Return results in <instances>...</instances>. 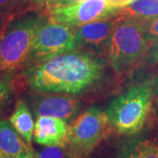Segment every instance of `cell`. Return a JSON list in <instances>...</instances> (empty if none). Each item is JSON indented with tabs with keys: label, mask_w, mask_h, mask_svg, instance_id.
<instances>
[{
	"label": "cell",
	"mask_w": 158,
	"mask_h": 158,
	"mask_svg": "<svg viewBox=\"0 0 158 158\" xmlns=\"http://www.w3.org/2000/svg\"><path fill=\"white\" fill-rule=\"evenodd\" d=\"M9 121L14 129L22 136L23 139L32 146L34 137V122L33 115L27 103L21 99L18 100L15 109L10 117Z\"/></svg>",
	"instance_id": "13"
},
{
	"label": "cell",
	"mask_w": 158,
	"mask_h": 158,
	"mask_svg": "<svg viewBox=\"0 0 158 158\" xmlns=\"http://www.w3.org/2000/svg\"><path fill=\"white\" fill-rule=\"evenodd\" d=\"M104 62L88 53L66 52L33 60L24 76L37 92L77 94L97 84L103 76Z\"/></svg>",
	"instance_id": "1"
},
{
	"label": "cell",
	"mask_w": 158,
	"mask_h": 158,
	"mask_svg": "<svg viewBox=\"0 0 158 158\" xmlns=\"http://www.w3.org/2000/svg\"><path fill=\"white\" fill-rule=\"evenodd\" d=\"M140 158H158V141L144 140L139 142Z\"/></svg>",
	"instance_id": "16"
},
{
	"label": "cell",
	"mask_w": 158,
	"mask_h": 158,
	"mask_svg": "<svg viewBox=\"0 0 158 158\" xmlns=\"http://www.w3.org/2000/svg\"><path fill=\"white\" fill-rule=\"evenodd\" d=\"M11 92V76H1L0 75V107L8 99Z\"/></svg>",
	"instance_id": "17"
},
{
	"label": "cell",
	"mask_w": 158,
	"mask_h": 158,
	"mask_svg": "<svg viewBox=\"0 0 158 158\" xmlns=\"http://www.w3.org/2000/svg\"><path fill=\"white\" fill-rule=\"evenodd\" d=\"M85 0H60L57 5L54 8L56 7H62V6H70V5H74V4H77V3H80V2H83ZM52 10V9H51Z\"/></svg>",
	"instance_id": "24"
},
{
	"label": "cell",
	"mask_w": 158,
	"mask_h": 158,
	"mask_svg": "<svg viewBox=\"0 0 158 158\" xmlns=\"http://www.w3.org/2000/svg\"><path fill=\"white\" fill-rule=\"evenodd\" d=\"M68 126L67 121L62 118L39 116L34 125V141L43 146H64Z\"/></svg>",
	"instance_id": "10"
},
{
	"label": "cell",
	"mask_w": 158,
	"mask_h": 158,
	"mask_svg": "<svg viewBox=\"0 0 158 158\" xmlns=\"http://www.w3.org/2000/svg\"><path fill=\"white\" fill-rule=\"evenodd\" d=\"M48 94L34 98L32 108L34 114L39 116H48L70 120L78 113L81 102L73 94Z\"/></svg>",
	"instance_id": "8"
},
{
	"label": "cell",
	"mask_w": 158,
	"mask_h": 158,
	"mask_svg": "<svg viewBox=\"0 0 158 158\" xmlns=\"http://www.w3.org/2000/svg\"><path fill=\"white\" fill-rule=\"evenodd\" d=\"M45 17L38 12H25L11 20L0 37V75L11 76L32 57L34 40Z\"/></svg>",
	"instance_id": "2"
},
{
	"label": "cell",
	"mask_w": 158,
	"mask_h": 158,
	"mask_svg": "<svg viewBox=\"0 0 158 158\" xmlns=\"http://www.w3.org/2000/svg\"><path fill=\"white\" fill-rule=\"evenodd\" d=\"M77 48L75 28L45 18L34 40L31 60H39Z\"/></svg>",
	"instance_id": "6"
},
{
	"label": "cell",
	"mask_w": 158,
	"mask_h": 158,
	"mask_svg": "<svg viewBox=\"0 0 158 158\" xmlns=\"http://www.w3.org/2000/svg\"><path fill=\"white\" fill-rule=\"evenodd\" d=\"M107 1L110 3L111 6L117 10H119L131 4L130 0H107Z\"/></svg>",
	"instance_id": "23"
},
{
	"label": "cell",
	"mask_w": 158,
	"mask_h": 158,
	"mask_svg": "<svg viewBox=\"0 0 158 158\" xmlns=\"http://www.w3.org/2000/svg\"><path fill=\"white\" fill-rule=\"evenodd\" d=\"M115 17L148 22L158 18V0H137L119 9Z\"/></svg>",
	"instance_id": "12"
},
{
	"label": "cell",
	"mask_w": 158,
	"mask_h": 158,
	"mask_svg": "<svg viewBox=\"0 0 158 158\" xmlns=\"http://www.w3.org/2000/svg\"><path fill=\"white\" fill-rule=\"evenodd\" d=\"M118 19H106L88 23L75 28V38L78 48L107 49L108 43Z\"/></svg>",
	"instance_id": "9"
},
{
	"label": "cell",
	"mask_w": 158,
	"mask_h": 158,
	"mask_svg": "<svg viewBox=\"0 0 158 158\" xmlns=\"http://www.w3.org/2000/svg\"><path fill=\"white\" fill-rule=\"evenodd\" d=\"M112 129L106 112L90 107L68 126L64 147L69 158H88Z\"/></svg>",
	"instance_id": "5"
},
{
	"label": "cell",
	"mask_w": 158,
	"mask_h": 158,
	"mask_svg": "<svg viewBox=\"0 0 158 158\" xmlns=\"http://www.w3.org/2000/svg\"><path fill=\"white\" fill-rule=\"evenodd\" d=\"M30 0H0V14L18 17L27 11Z\"/></svg>",
	"instance_id": "14"
},
{
	"label": "cell",
	"mask_w": 158,
	"mask_h": 158,
	"mask_svg": "<svg viewBox=\"0 0 158 158\" xmlns=\"http://www.w3.org/2000/svg\"><path fill=\"white\" fill-rule=\"evenodd\" d=\"M153 43L147 35L144 23L118 19L107 46L109 62L116 72L127 71L146 58Z\"/></svg>",
	"instance_id": "4"
},
{
	"label": "cell",
	"mask_w": 158,
	"mask_h": 158,
	"mask_svg": "<svg viewBox=\"0 0 158 158\" xmlns=\"http://www.w3.org/2000/svg\"><path fill=\"white\" fill-rule=\"evenodd\" d=\"M148 38L155 42L158 40V18L148 22H143Z\"/></svg>",
	"instance_id": "19"
},
{
	"label": "cell",
	"mask_w": 158,
	"mask_h": 158,
	"mask_svg": "<svg viewBox=\"0 0 158 158\" xmlns=\"http://www.w3.org/2000/svg\"><path fill=\"white\" fill-rule=\"evenodd\" d=\"M35 158H69L64 146H46L35 154Z\"/></svg>",
	"instance_id": "15"
},
{
	"label": "cell",
	"mask_w": 158,
	"mask_h": 158,
	"mask_svg": "<svg viewBox=\"0 0 158 158\" xmlns=\"http://www.w3.org/2000/svg\"><path fill=\"white\" fill-rule=\"evenodd\" d=\"M118 10L107 0H85L70 6L56 7L48 11L49 19L71 27L115 17Z\"/></svg>",
	"instance_id": "7"
},
{
	"label": "cell",
	"mask_w": 158,
	"mask_h": 158,
	"mask_svg": "<svg viewBox=\"0 0 158 158\" xmlns=\"http://www.w3.org/2000/svg\"><path fill=\"white\" fill-rule=\"evenodd\" d=\"M59 1L60 0H30V4L32 7L48 12L56 6Z\"/></svg>",
	"instance_id": "18"
},
{
	"label": "cell",
	"mask_w": 158,
	"mask_h": 158,
	"mask_svg": "<svg viewBox=\"0 0 158 158\" xmlns=\"http://www.w3.org/2000/svg\"><path fill=\"white\" fill-rule=\"evenodd\" d=\"M119 158H140L139 152V142L130 145L125 149Z\"/></svg>",
	"instance_id": "20"
},
{
	"label": "cell",
	"mask_w": 158,
	"mask_h": 158,
	"mask_svg": "<svg viewBox=\"0 0 158 158\" xmlns=\"http://www.w3.org/2000/svg\"><path fill=\"white\" fill-rule=\"evenodd\" d=\"M146 58H147L148 62L150 64L158 63V40L152 44L148 55L146 56Z\"/></svg>",
	"instance_id": "21"
},
{
	"label": "cell",
	"mask_w": 158,
	"mask_h": 158,
	"mask_svg": "<svg viewBox=\"0 0 158 158\" xmlns=\"http://www.w3.org/2000/svg\"><path fill=\"white\" fill-rule=\"evenodd\" d=\"M152 98L149 83L135 85L113 98L106 111L111 128L124 135L141 132L150 115Z\"/></svg>",
	"instance_id": "3"
},
{
	"label": "cell",
	"mask_w": 158,
	"mask_h": 158,
	"mask_svg": "<svg viewBox=\"0 0 158 158\" xmlns=\"http://www.w3.org/2000/svg\"><path fill=\"white\" fill-rule=\"evenodd\" d=\"M0 158H17V157H13V156H7V155H6V154H4V153L0 151Z\"/></svg>",
	"instance_id": "25"
},
{
	"label": "cell",
	"mask_w": 158,
	"mask_h": 158,
	"mask_svg": "<svg viewBox=\"0 0 158 158\" xmlns=\"http://www.w3.org/2000/svg\"><path fill=\"white\" fill-rule=\"evenodd\" d=\"M15 18L14 16L11 15H5V14H0V37L5 33V31L11 23V20H13Z\"/></svg>",
	"instance_id": "22"
},
{
	"label": "cell",
	"mask_w": 158,
	"mask_h": 158,
	"mask_svg": "<svg viewBox=\"0 0 158 158\" xmlns=\"http://www.w3.org/2000/svg\"><path fill=\"white\" fill-rule=\"evenodd\" d=\"M0 151L13 157L35 158L32 146L6 119H0Z\"/></svg>",
	"instance_id": "11"
}]
</instances>
